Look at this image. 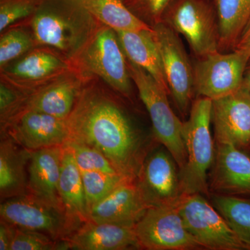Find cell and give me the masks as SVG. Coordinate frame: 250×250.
<instances>
[{"instance_id": "cell-1", "label": "cell", "mask_w": 250, "mask_h": 250, "mask_svg": "<svg viewBox=\"0 0 250 250\" xmlns=\"http://www.w3.org/2000/svg\"><path fill=\"white\" fill-rule=\"evenodd\" d=\"M122 98L103 80L85 76L67 117L69 140L100 151L123 177L136 180L147 156V143Z\"/></svg>"}, {"instance_id": "cell-2", "label": "cell", "mask_w": 250, "mask_h": 250, "mask_svg": "<svg viewBox=\"0 0 250 250\" xmlns=\"http://www.w3.org/2000/svg\"><path fill=\"white\" fill-rule=\"evenodd\" d=\"M20 22L30 30L36 45L51 47L71 62L100 23L82 0H42L32 16Z\"/></svg>"}, {"instance_id": "cell-3", "label": "cell", "mask_w": 250, "mask_h": 250, "mask_svg": "<svg viewBox=\"0 0 250 250\" xmlns=\"http://www.w3.org/2000/svg\"><path fill=\"white\" fill-rule=\"evenodd\" d=\"M212 100L196 97L187 121L183 122L182 136L187 164L179 172L183 195L200 193L209 199L208 170L214 161L215 148L210 132Z\"/></svg>"}, {"instance_id": "cell-4", "label": "cell", "mask_w": 250, "mask_h": 250, "mask_svg": "<svg viewBox=\"0 0 250 250\" xmlns=\"http://www.w3.org/2000/svg\"><path fill=\"white\" fill-rule=\"evenodd\" d=\"M72 63L82 75L98 77L122 98L132 103L135 85L126 55L113 28L100 22L89 42Z\"/></svg>"}, {"instance_id": "cell-5", "label": "cell", "mask_w": 250, "mask_h": 250, "mask_svg": "<svg viewBox=\"0 0 250 250\" xmlns=\"http://www.w3.org/2000/svg\"><path fill=\"white\" fill-rule=\"evenodd\" d=\"M126 62L130 76L149 113L154 138L172 155L180 172L187 164V153L182 136L183 122L171 108L168 100L170 94L146 70L127 57Z\"/></svg>"}, {"instance_id": "cell-6", "label": "cell", "mask_w": 250, "mask_h": 250, "mask_svg": "<svg viewBox=\"0 0 250 250\" xmlns=\"http://www.w3.org/2000/svg\"><path fill=\"white\" fill-rule=\"evenodd\" d=\"M162 22L185 38L195 59L219 51V27L215 0H177Z\"/></svg>"}, {"instance_id": "cell-7", "label": "cell", "mask_w": 250, "mask_h": 250, "mask_svg": "<svg viewBox=\"0 0 250 250\" xmlns=\"http://www.w3.org/2000/svg\"><path fill=\"white\" fill-rule=\"evenodd\" d=\"M152 28L171 97L179 113L188 116L195 97L193 63L179 34L164 22Z\"/></svg>"}, {"instance_id": "cell-8", "label": "cell", "mask_w": 250, "mask_h": 250, "mask_svg": "<svg viewBox=\"0 0 250 250\" xmlns=\"http://www.w3.org/2000/svg\"><path fill=\"white\" fill-rule=\"evenodd\" d=\"M250 56L240 50L216 52L193 62L195 98L211 100L228 96L242 88Z\"/></svg>"}, {"instance_id": "cell-9", "label": "cell", "mask_w": 250, "mask_h": 250, "mask_svg": "<svg viewBox=\"0 0 250 250\" xmlns=\"http://www.w3.org/2000/svg\"><path fill=\"white\" fill-rule=\"evenodd\" d=\"M179 208L188 231L204 250H245L236 233L205 195H184Z\"/></svg>"}, {"instance_id": "cell-10", "label": "cell", "mask_w": 250, "mask_h": 250, "mask_svg": "<svg viewBox=\"0 0 250 250\" xmlns=\"http://www.w3.org/2000/svg\"><path fill=\"white\" fill-rule=\"evenodd\" d=\"M134 229L141 249L204 250L186 228L179 205L149 207Z\"/></svg>"}, {"instance_id": "cell-11", "label": "cell", "mask_w": 250, "mask_h": 250, "mask_svg": "<svg viewBox=\"0 0 250 250\" xmlns=\"http://www.w3.org/2000/svg\"><path fill=\"white\" fill-rule=\"evenodd\" d=\"M74 70L70 60L47 46L36 45L0 68V80L29 93Z\"/></svg>"}, {"instance_id": "cell-12", "label": "cell", "mask_w": 250, "mask_h": 250, "mask_svg": "<svg viewBox=\"0 0 250 250\" xmlns=\"http://www.w3.org/2000/svg\"><path fill=\"white\" fill-rule=\"evenodd\" d=\"M0 216L16 228L45 233L55 241L65 239L75 231L64 212L29 193L4 200Z\"/></svg>"}, {"instance_id": "cell-13", "label": "cell", "mask_w": 250, "mask_h": 250, "mask_svg": "<svg viewBox=\"0 0 250 250\" xmlns=\"http://www.w3.org/2000/svg\"><path fill=\"white\" fill-rule=\"evenodd\" d=\"M1 131L30 152L62 146L69 140L65 120L34 111L21 112Z\"/></svg>"}, {"instance_id": "cell-14", "label": "cell", "mask_w": 250, "mask_h": 250, "mask_svg": "<svg viewBox=\"0 0 250 250\" xmlns=\"http://www.w3.org/2000/svg\"><path fill=\"white\" fill-rule=\"evenodd\" d=\"M177 166L167 150L146 156L136 181L149 207L179 205L184 195Z\"/></svg>"}, {"instance_id": "cell-15", "label": "cell", "mask_w": 250, "mask_h": 250, "mask_svg": "<svg viewBox=\"0 0 250 250\" xmlns=\"http://www.w3.org/2000/svg\"><path fill=\"white\" fill-rule=\"evenodd\" d=\"M215 143H228L250 151V95L243 88L212 100Z\"/></svg>"}, {"instance_id": "cell-16", "label": "cell", "mask_w": 250, "mask_h": 250, "mask_svg": "<svg viewBox=\"0 0 250 250\" xmlns=\"http://www.w3.org/2000/svg\"><path fill=\"white\" fill-rule=\"evenodd\" d=\"M213 165L208 173L210 195L250 198V156L228 143H215Z\"/></svg>"}, {"instance_id": "cell-17", "label": "cell", "mask_w": 250, "mask_h": 250, "mask_svg": "<svg viewBox=\"0 0 250 250\" xmlns=\"http://www.w3.org/2000/svg\"><path fill=\"white\" fill-rule=\"evenodd\" d=\"M136 180H126L95 204L89 220L134 227L149 208Z\"/></svg>"}, {"instance_id": "cell-18", "label": "cell", "mask_w": 250, "mask_h": 250, "mask_svg": "<svg viewBox=\"0 0 250 250\" xmlns=\"http://www.w3.org/2000/svg\"><path fill=\"white\" fill-rule=\"evenodd\" d=\"M85 79V75L74 69L39 89L27 93L21 112H41L61 119H67L75 106Z\"/></svg>"}, {"instance_id": "cell-19", "label": "cell", "mask_w": 250, "mask_h": 250, "mask_svg": "<svg viewBox=\"0 0 250 250\" xmlns=\"http://www.w3.org/2000/svg\"><path fill=\"white\" fill-rule=\"evenodd\" d=\"M62 156V146L31 152L27 193L65 213L59 193Z\"/></svg>"}, {"instance_id": "cell-20", "label": "cell", "mask_w": 250, "mask_h": 250, "mask_svg": "<svg viewBox=\"0 0 250 250\" xmlns=\"http://www.w3.org/2000/svg\"><path fill=\"white\" fill-rule=\"evenodd\" d=\"M69 249L139 250L134 227L88 220L65 238Z\"/></svg>"}, {"instance_id": "cell-21", "label": "cell", "mask_w": 250, "mask_h": 250, "mask_svg": "<svg viewBox=\"0 0 250 250\" xmlns=\"http://www.w3.org/2000/svg\"><path fill=\"white\" fill-rule=\"evenodd\" d=\"M59 193L65 215L77 230L89 220L88 208L81 171L66 144L62 146Z\"/></svg>"}, {"instance_id": "cell-22", "label": "cell", "mask_w": 250, "mask_h": 250, "mask_svg": "<svg viewBox=\"0 0 250 250\" xmlns=\"http://www.w3.org/2000/svg\"><path fill=\"white\" fill-rule=\"evenodd\" d=\"M0 143V196L8 200L27 193L28 167L31 152L6 135Z\"/></svg>"}, {"instance_id": "cell-23", "label": "cell", "mask_w": 250, "mask_h": 250, "mask_svg": "<svg viewBox=\"0 0 250 250\" xmlns=\"http://www.w3.org/2000/svg\"><path fill=\"white\" fill-rule=\"evenodd\" d=\"M125 55L131 62L142 67L170 94L162 62L153 36V29L141 31H116Z\"/></svg>"}, {"instance_id": "cell-24", "label": "cell", "mask_w": 250, "mask_h": 250, "mask_svg": "<svg viewBox=\"0 0 250 250\" xmlns=\"http://www.w3.org/2000/svg\"><path fill=\"white\" fill-rule=\"evenodd\" d=\"M219 27V52L234 50L250 21V0H215Z\"/></svg>"}, {"instance_id": "cell-25", "label": "cell", "mask_w": 250, "mask_h": 250, "mask_svg": "<svg viewBox=\"0 0 250 250\" xmlns=\"http://www.w3.org/2000/svg\"><path fill=\"white\" fill-rule=\"evenodd\" d=\"M85 9L99 22L116 31L151 30L125 6L123 0H82Z\"/></svg>"}, {"instance_id": "cell-26", "label": "cell", "mask_w": 250, "mask_h": 250, "mask_svg": "<svg viewBox=\"0 0 250 250\" xmlns=\"http://www.w3.org/2000/svg\"><path fill=\"white\" fill-rule=\"evenodd\" d=\"M209 200L236 233L245 250H250V198L211 194Z\"/></svg>"}, {"instance_id": "cell-27", "label": "cell", "mask_w": 250, "mask_h": 250, "mask_svg": "<svg viewBox=\"0 0 250 250\" xmlns=\"http://www.w3.org/2000/svg\"><path fill=\"white\" fill-rule=\"evenodd\" d=\"M0 33V68L36 46L30 30L22 23L12 24Z\"/></svg>"}, {"instance_id": "cell-28", "label": "cell", "mask_w": 250, "mask_h": 250, "mask_svg": "<svg viewBox=\"0 0 250 250\" xmlns=\"http://www.w3.org/2000/svg\"><path fill=\"white\" fill-rule=\"evenodd\" d=\"M88 211L117 187L129 179L120 174H107L93 171H81Z\"/></svg>"}, {"instance_id": "cell-29", "label": "cell", "mask_w": 250, "mask_h": 250, "mask_svg": "<svg viewBox=\"0 0 250 250\" xmlns=\"http://www.w3.org/2000/svg\"><path fill=\"white\" fill-rule=\"evenodd\" d=\"M65 144L71 149L80 171L119 174L107 158L98 149L71 140H68Z\"/></svg>"}, {"instance_id": "cell-30", "label": "cell", "mask_w": 250, "mask_h": 250, "mask_svg": "<svg viewBox=\"0 0 250 250\" xmlns=\"http://www.w3.org/2000/svg\"><path fill=\"white\" fill-rule=\"evenodd\" d=\"M69 250L66 240L55 241L45 233L16 228L11 250Z\"/></svg>"}, {"instance_id": "cell-31", "label": "cell", "mask_w": 250, "mask_h": 250, "mask_svg": "<svg viewBox=\"0 0 250 250\" xmlns=\"http://www.w3.org/2000/svg\"><path fill=\"white\" fill-rule=\"evenodd\" d=\"M177 0H123L132 14L149 27L162 22L167 10Z\"/></svg>"}, {"instance_id": "cell-32", "label": "cell", "mask_w": 250, "mask_h": 250, "mask_svg": "<svg viewBox=\"0 0 250 250\" xmlns=\"http://www.w3.org/2000/svg\"><path fill=\"white\" fill-rule=\"evenodd\" d=\"M42 0H0V32L30 17Z\"/></svg>"}, {"instance_id": "cell-33", "label": "cell", "mask_w": 250, "mask_h": 250, "mask_svg": "<svg viewBox=\"0 0 250 250\" xmlns=\"http://www.w3.org/2000/svg\"><path fill=\"white\" fill-rule=\"evenodd\" d=\"M27 93L0 80V125L1 127L22 111Z\"/></svg>"}, {"instance_id": "cell-34", "label": "cell", "mask_w": 250, "mask_h": 250, "mask_svg": "<svg viewBox=\"0 0 250 250\" xmlns=\"http://www.w3.org/2000/svg\"><path fill=\"white\" fill-rule=\"evenodd\" d=\"M16 228L1 220L0 222V250H11Z\"/></svg>"}, {"instance_id": "cell-35", "label": "cell", "mask_w": 250, "mask_h": 250, "mask_svg": "<svg viewBox=\"0 0 250 250\" xmlns=\"http://www.w3.org/2000/svg\"><path fill=\"white\" fill-rule=\"evenodd\" d=\"M235 49L246 52L250 56V21L242 33L234 50Z\"/></svg>"}, {"instance_id": "cell-36", "label": "cell", "mask_w": 250, "mask_h": 250, "mask_svg": "<svg viewBox=\"0 0 250 250\" xmlns=\"http://www.w3.org/2000/svg\"><path fill=\"white\" fill-rule=\"evenodd\" d=\"M242 88L246 90L247 93L250 95V61L248 62V66H247L246 71H245L244 76H243Z\"/></svg>"}]
</instances>
